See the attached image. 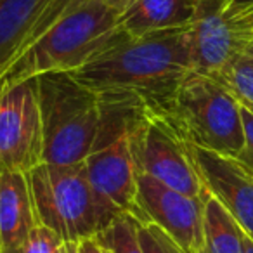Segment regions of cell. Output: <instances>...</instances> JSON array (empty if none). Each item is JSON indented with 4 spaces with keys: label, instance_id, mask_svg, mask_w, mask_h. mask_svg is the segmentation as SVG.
I'll return each mask as SVG.
<instances>
[{
    "label": "cell",
    "instance_id": "1",
    "mask_svg": "<svg viewBox=\"0 0 253 253\" xmlns=\"http://www.w3.org/2000/svg\"><path fill=\"white\" fill-rule=\"evenodd\" d=\"M189 28L125 37L71 75L104 104L169 116L180 84L193 70Z\"/></svg>",
    "mask_w": 253,
    "mask_h": 253
},
{
    "label": "cell",
    "instance_id": "2",
    "mask_svg": "<svg viewBox=\"0 0 253 253\" xmlns=\"http://www.w3.org/2000/svg\"><path fill=\"white\" fill-rule=\"evenodd\" d=\"M118 11L102 0H75L0 78V85L19 84L45 73H73L125 39Z\"/></svg>",
    "mask_w": 253,
    "mask_h": 253
},
{
    "label": "cell",
    "instance_id": "3",
    "mask_svg": "<svg viewBox=\"0 0 253 253\" xmlns=\"http://www.w3.org/2000/svg\"><path fill=\"white\" fill-rule=\"evenodd\" d=\"M35 80L43 128V163H84L101 126L99 95L71 73H45Z\"/></svg>",
    "mask_w": 253,
    "mask_h": 253
},
{
    "label": "cell",
    "instance_id": "4",
    "mask_svg": "<svg viewBox=\"0 0 253 253\" xmlns=\"http://www.w3.org/2000/svg\"><path fill=\"white\" fill-rule=\"evenodd\" d=\"M139 113L134 108L102 102L101 126L84 162L101 229L123 213L146 222L137 203V169L132 153V126Z\"/></svg>",
    "mask_w": 253,
    "mask_h": 253
},
{
    "label": "cell",
    "instance_id": "5",
    "mask_svg": "<svg viewBox=\"0 0 253 253\" xmlns=\"http://www.w3.org/2000/svg\"><path fill=\"white\" fill-rule=\"evenodd\" d=\"M169 120L189 144L236 158L245 146L239 101L213 77L191 70L180 84Z\"/></svg>",
    "mask_w": 253,
    "mask_h": 253
},
{
    "label": "cell",
    "instance_id": "6",
    "mask_svg": "<svg viewBox=\"0 0 253 253\" xmlns=\"http://www.w3.org/2000/svg\"><path fill=\"white\" fill-rule=\"evenodd\" d=\"M28 180L37 220L57 232L63 241L80 243L101 229L84 163H42L28 173Z\"/></svg>",
    "mask_w": 253,
    "mask_h": 253
},
{
    "label": "cell",
    "instance_id": "7",
    "mask_svg": "<svg viewBox=\"0 0 253 253\" xmlns=\"http://www.w3.org/2000/svg\"><path fill=\"white\" fill-rule=\"evenodd\" d=\"M135 169L187 196L208 193L194 167L189 144L169 116L139 113L132 126Z\"/></svg>",
    "mask_w": 253,
    "mask_h": 253
},
{
    "label": "cell",
    "instance_id": "8",
    "mask_svg": "<svg viewBox=\"0 0 253 253\" xmlns=\"http://www.w3.org/2000/svg\"><path fill=\"white\" fill-rule=\"evenodd\" d=\"M43 163L37 80L0 85V170L30 173Z\"/></svg>",
    "mask_w": 253,
    "mask_h": 253
},
{
    "label": "cell",
    "instance_id": "9",
    "mask_svg": "<svg viewBox=\"0 0 253 253\" xmlns=\"http://www.w3.org/2000/svg\"><path fill=\"white\" fill-rule=\"evenodd\" d=\"M207 196H187L137 172V203L146 222L160 225L186 253H203Z\"/></svg>",
    "mask_w": 253,
    "mask_h": 253
},
{
    "label": "cell",
    "instance_id": "10",
    "mask_svg": "<svg viewBox=\"0 0 253 253\" xmlns=\"http://www.w3.org/2000/svg\"><path fill=\"white\" fill-rule=\"evenodd\" d=\"M75 0H0V78Z\"/></svg>",
    "mask_w": 253,
    "mask_h": 253
},
{
    "label": "cell",
    "instance_id": "11",
    "mask_svg": "<svg viewBox=\"0 0 253 253\" xmlns=\"http://www.w3.org/2000/svg\"><path fill=\"white\" fill-rule=\"evenodd\" d=\"M189 151L207 191L224 205L253 241V179L234 158L193 144H189Z\"/></svg>",
    "mask_w": 253,
    "mask_h": 253
},
{
    "label": "cell",
    "instance_id": "12",
    "mask_svg": "<svg viewBox=\"0 0 253 253\" xmlns=\"http://www.w3.org/2000/svg\"><path fill=\"white\" fill-rule=\"evenodd\" d=\"M191 68L198 73L215 77L232 59L253 49L250 37L222 11L198 14L189 28Z\"/></svg>",
    "mask_w": 253,
    "mask_h": 253
},
{
    "label": "cell",
    "instance_id": "13",
    "mask_svg": "<svg viewBox=\"0 0 253 253\" xmlns=\"http://www.w3.org/2000/svg\"><path fill=\"white\" fill-rule=\"evenodd\" d=\"M39 224L28 173L0 170V253H16Z\"/></svg>",
    "mask_w": 253,
    "mask_h": 253
},
{
    "label": "cell",
    "instance_id": "14",
    "mask_svg": "<svg viewBox=\"0 0 253 253\" xmlns=\"http://www.w3.org/2000/svg\"><path fill=\"white\" fill-rule=\"evenodd\" d=\"M198 19L194 0H132L118 12V28L128 39L189 28Z\"/></svg>",
    "mask_w": 253,
    "mask_h": 253
},
{
    "label": "cell",
    "instance_id": "15",
    "mask_svg": "<svg viewBox=\"0 0 253 253\" xmlns=\"http://www.w3.org/2000/svg\"><path fill=\"white\" fill-rule=\"evenodd\" d=\"M203 253H246V234L225 207L208 193L205 200Z\"/></svg>",
    "mask_w": 253,
    "mask_h": 253
},
{
    "label": "cell",
    "instance_id": "16",
    "mask_svg": "<svg viewBox=\"0 0 253 253\" xmlns=\"http://www.w3.org/2000/svg\"><path fill=\"white\" fill-rule=\"evenodd\" d=\"M139 222L134 215H118L94 238L111 253H144L139 241Z\"/></svg>",
    "mask_w": 253,
    "mask_h": 253
},
{
    "label": "cell",
    "instance_id": "17",
    "mask_svg": "<svg viewBox=\"0 0 253 253\" xmlns=\"http://www.w3.org/2000/svg\"><path fill=\"white\" fill-rule=\"evenodd\" d=\"M213 78L238 99L239 104H253V49L239 54Z\"/></svg>",
    "mask_w": 253,
    "mask_h": 253
},
{
    "label": "cell",
    "instance_id": "18",
    "mask_svg": "<svg viewBox=\"0 0 253 253\" xmlns=\"http://www.w3.org/2000/svg\"><path fill=\"white\" fill-rule=\"evenodd\" d=\"M139 241L144 253H186L160 225L139 222Z\"/></svg>",
    "mask_w": 253,
    "mask_h": 253
},
{
    "label": "cell",
    "instance_id": "19",
    "mask_svg": "<svg viewBox=\"0 0 253 253\" xmlns=\"http://www.w3.org/2000/svg\"><path fill=\"white\" fill-rule=\"evenodd\" d=\"M61 243L63 239L57 232H54L47 225L37 224L16 253H54Z\"/></svg>",
    "mask_w": 253,
    "mask_h": 253
},
{
    "label": "cell",
    "instance_id": "20",
    "mask_svg": "<svg viewBox=\"0 0 253 253\" xmlns=\"http://www.w3.org/2000/svg\"><path fill=\"white\" fill-rule=\"evenodd\" d=\"M241 120H243V128H245V146H243L241 153L234 160L253 179V113L243 104H241Z\"/></svg>",
    "mask_w": 253,
    "mask_h": 253
},
{
    "label": "cell",
    "instance_id": "21",
    "mask_svg": "<svg viewBox=\"0 0 253 253\" xmlns=\"http://www.w3.org/2000/svg\"><path fill=\"white\" fill-rule=\"evenodd\" d=\"M248 9H253V0H229L222 12H224V16L231 18V16L248 11Z\"/></svg>",
    "mask_w": 253,
    "mask_h": 253
},
{
    "label": "cell",
    "instance_id": "22",
    "mask_svg": "<svg viewBox=\"0 0 253 253\" xmlns=\"http://www.w3.org/2000/svg\"><path fill=\"white\" fill-rule=\"evenodd\" d=\"M78 253H111L109 250H106L97 239L92 236V238L82 239L78 243Z\"/></svg>",
    "mask_w": 253,
    "mask_h": 253
},
{
    "label": "cell",
    "instance_id": "23",
    "mask_svg": "<svg viewBox=\"0 0 253 253\" xmlns=\"http://www.w3.org/2000/svg\"><path fill=\"white\" fill-rule=\"evenodd\" d=\"M227 2L229 0H194V4L198 5V14L210 11H224Z\"/></svg>",
    "mask_w": 253,
    "mask_h": 253
},
{
    "label": "cell",
    "instance_id": "24",
    "mask_svg": "<svg viewBox=\"0 0 253 253\" xmlns=\"http://www.w3.org/2000/svg\"><path fill=\"white\" fill-rule=\"evenodd\" d=\"M54 253H78V243L75 241H63Z\"/></svg>",
    "mask_w": 253,
    "mask_h": 253
},
{
    "label": "cell",
    "instance_id": "25",
    "mask_svg": "<svg viewBox=\"0 0 253 253\" xmlns=\"http://www.w3.org/2000/svg\"><path fill=\"white\" fill-rule=\"evenodd\" d=\"M106 5H109L111 9H115V11H123V9L126 7V5L130 4L132 0H102Z\"/></svg>",
    "mask_w": 253,
    "mask_h": 253
},
{
    "label": "cell",
    "instance_id": "26",
    "mask_svg": "<svg viewBox=\"0 0 253 253\" xmlns=\"http://www.w3.org/2000/svg\"><path fill=\"white\" fill-rule=\"evenodd\" d=\"M245 245H246V253H253V241L246 236L245 239Z\"/></svg>",
    "mask_w": 253,
    "mask_h": 253
},
{
    "label": "cell",
    "instance_id": "27",
    "mask_svg": "<svg viewBox=\"0 0 253 253\" xmlns=\"http://www.w3.org/2000/svg\"><path fill=\"white\" fill-rule=\"evenodd\" d=\"M243 106H246V108H248V109H250V111H252V113H253V104H243Z\"/></svg>",
    "mask_w": 253,
    "mask_h": 253
}]
</instances>
